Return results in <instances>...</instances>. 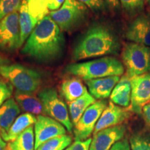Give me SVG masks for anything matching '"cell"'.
<instances>
[{"label": "cell", "instance_id": "obj_1", "mask_svg": "<svg viewBox=\"0 0 150 150\" xmlns=\"http://www.w3.org/2000/svg\"><path fill=\"white\" fill-rule=\"evenodd\" d=\"M65 38L50 16L40 20L24 43L21 53L40 63H52L63 56Z\"/></svg>", "mask_w": 150, "mask_h": 150}, {"label": "cell", "instance_id": "obj_2", "mask_svg": "<svg viewBox=\"0 0 150 150\" xmlns=\"http://www.w3.org/2000/svg\"><path fill=\"white\" fill-rule=\"evenodd\" d=\"M121 49L119 38L109 27L102 24L92 25L75 45L73 60L92 59L108 55H117Z\"/></svg>", "mask_w": 150, "mask_h": 150}, {"label": "cell", "instance_id": "obj_3", "mask_svg": "<svg viewBox=\"0 0 150 150\" xmlns=\"http://www.w3.org/2000/svg\"><path fill=\"white\" fill-rule=\"evenodd\" d=\"M65 72L84 81L121 76L125 72L122 62L115 56H104L83 63H71L65 67Z\"/></svg>", "mask_w": 150, "mask_h": 150}, {"label": "cell", "instance_id": "obj_4", "mask_svg": "<svg viewBox=\"0 0 150 150\" xmlns=\"http://www.w3.org/2000/svg\"><path fill=\"white\" fill-rule=\"evenodd\" d=\"M0 75L10 82L16 91L33 94L40 88L42 79L37 71L20 64L7 65L0 68Z\"/></svg>", "mask_w": 150, "mask_h": 150}, {"label": "cell", "instance_id": "obj_5", "mask_svg": "<svg viewBox=\"0 0 150 150\" xmlns=\"http://www.w3.org/2000/svg\"><path fill=\"white\" fill-rule=\"evenodd\" d=\"M121 56L126 75L130 79L150 72L148 47L135 42L127 43L122 50Z\"/></svg>", "mask_w": 150, "mask_h": 150}, {"label": "cell", "instance_id": "obj_6", "mask_svg": "<svg viewBox=\"0 0 150 150\" xmlns=\"http://www.w3.org/2000/svg\"><path fill=\"white\" fill-rule=\"evenodd\" d=\"M89 15L86 6L77 0H65L59 8L51 11L50 16L62 31H71L81 25Z\"/></svg>", "mask_w": 150, "mask_h": 150}, {"label": "cell", "instance_id": "obj_7", "mask_svg": "<svg viewBox=\"0 0 150 150\" xmlns=\"http://www.w3.org/2000/svg\"><path fill=\"white\" fill-rule=\"evenodd\" d=\"M38 98L42 103L43 113L62 124L68 132H72L73 124L69 110L57 91L52 88H45L38 93Z\"/></svg>", "mask_w": 150, "mask_h": 150}, {"label": "cell", "instance_id": "obj_8", "mask_svg": "<svg viewBox=\"0 0 150 150\" xmlns=\"http://www.w3.org/2000/svg\"><path fill=\"white\" fill-rule=\"evenodd\" d=\"M108 106L107 101L104 99L96 101L89 106L79 121L74 125V134L76 140L88 139L94 132L95 126L102 112Z\"/></svg>", "mask_w": 150, "mask_h": 150}, {"label": "cell", "instance_id": "obj_9", "mask_svg": "<svg viewBox=\"0 0 150 150\" xmlns=\"http://www.w3.org/2000/svg\"><path fill=\"white\" fill-rule=\"evenodd\" d=\"M19 11L0 21V50L14 52L20 47Z\"/></svg>", "mask_w": 150, "mask_h": 150}, {"label": "cell", "instance_id": "obj_10", "mask_svg": "<svg viewBox=\"0 0 150 150\" xmlns=\"http://www.w3.org/2000/svg\"><path fill=\"white\" fill-rule=\"evenodd\" d=\"M131 97L129 110L142 114V108L150 102V72L131 79Z\"/></svg>", "mask_w": 150, "mask_h": 150}, {"label": "cell", "instance_id": "obj_11", "mask_svg": "<svg viewBox=\"0 0 150 150\" xmlns=\"http://www.w3.org/2000/svg\"><path fill=\"white\" fill-rule=\"evenodd\" d=\"M65 127L53 118L39 115L34 125L35 150L43 143L66 134Z\"/></svg>", "mask_w": 150, "mask_h": 150}, {"label": "cell", "instance_id": "obj_12", "mask_svg": "<svg viewBox=\"0 0 150 150\" xmlns=\"http://www.w3.org/2000/svg\"><path fill=\"white\" fill-rule=\"evenodd\" d=\"M125 37L131 42L150 47V12L136 16L127 27Z\"/></svg>", "mask_w": 150, "mask_h": 150}, {"label": "cell", "instance_id": "obj_13", "mask_svg": "<svg viewBox=\"0 0 150 150\" xmlns=\"http://www.w3.org/2000/svg\"><path fill=\"white\" fill-rule=\"evenodd\" d=\"M126 132L125 125L103 129L93 134L89 150H110L116 142L123 139Z\"/></svg>", "mask_w": 150, "mask_h": 150}, {"label": "cell", "instance_id": "obj_14", "mask_svg": "<svg viewBox=\"0 0 150 150\" xmlns=\"http://www.w3.org/2000/svg\"><path fill=\"white\" fill-rule=\"evenodd\" d=\"M130 110L110 102L97 122L93 134L103 129L122 125L131 117Z\"/></svg>", "mask_w": 150, "mask_h": 150}, {"label": "cell", "instance_id": "obj_15", "mask_svg": "<svg viewBox=\"0 0 150 150\" xmlns=\"http://www.w3.org/2000/svg\"><path fill=\"white\" fill-rule=\"evenodd\" d=\"M120 79L119 76H111L86 81V83L92 96L101 100L110 96L112 90Z\"/></svg>", "mask_w": 150, "mask_h": 150}, {"label": "cell", "instance_id": "obj_16", "mask_svg": "<svg viewBox=\"0 0 150 150\" xmlns=\"http://www.w3.org/2000/svg\"><path fill=\"white\" fill-rule=\"evenodd\" d=\"M20 108L16 99H7L0 106V136L6 135L11 127L20 113Z\"/></svg>", "mask_w": 150, "mask_h": 150}, {"label": "cell", "instance_id": "obj_17", "mask_svg": "<svg viewBox=\"0 0 150 150\" xmlns=\"http://www.w3.org/2000/svg\"><path fill=\"white\" fill-rule=\"evenodd\" d=\"M131 79L125 74L122 76L112 90L110 96V101L117 106L127 108L131 104Z\"/></svg>", "mask_w": 150, "mask_h": 150}, {"label": "cell", "instance_id": "obj_18", "mask_svg": "<svg viewBox=\"0 0 150 150\" xmlns=\"http://www.w3.org/2000/svg\"><path fill=\"white\" fill-rule=\"evenodd\" d=\"M87 88L79 78L72 77L63 81L61 85V94L70 103L87 93Z\"/></svg>", "mask_w": 150, "mask_h": 150}, {"label": "cell", "instance_id": "obj_19", "mask_svg": "<svg viewBox=\"0 0 150 150\" xmlns=\"http://www.w3.org/2000/svg\"><path fill=\"white\" fill-rule=\"evenodd\" d=\"M36 120L37 117L29 112H25L21 115H19L11 127L6 135L2 138L3 140L6 142L13 141L26 129L35 125Z\"/></svg>", "mask_w": 150, "mask_h": 150}, {"label": "cell", "instance_id": "obj_20", "mask_svg": "<svg viewBox=\"0 0 150 150\" xmlns=\"http://www.w3.org/2000/svg\"><path fill=\"white\" fill-rule=\"evenodd\" d=\"M15 99L22 110L33 115H40L43 112L42 105L39 98L33 94L22 93L16 91Z\"/></svg>", "mask_w": 150, "mask_h": 150}, {"label": "cell", "instance_id": "obj_21", "mask_svg": "<svg viewBox=\"0 0 150 150\" xmlns=\"http://www.w3.org/2000/svg\"><path fill=\"white\" fill-rule=\"evenodd\" d=\"M19 23L20 28V47L27 40L32 33L36 23L33 20L29 13L27 0H22V2L19 9Z\"/></svg>", "mask_w": 150, "mask_h": 150}, {"label": "cell", "instance_id": "obj_22", "mask_svg": "<svg viewBox=\"0 0 150 150\" xmlns=\"http://www.w3.org/2000/svg\"><path fill=\"white\" fill-rule=\"evenodd\" d=\"M95 102L96 99L87 92L79 98L68 103L69 113L73 125H76L86 110Z\"/></svg>", "mask_w": 150, "mask_h": 150}, {"label": "cell", "instance_id": "obj_23", "mask_svg": "<svg viewBox=\"0 0 150 150\" xmlns=\"http://www.w3.org/2000/svg\"><path fill=\"white\" fill-rule=\"evenodd\" d=\"M6 150H35L33 126L29 127L14 140L9 142Z\"/></svg>", "mask_w": 150, "mask_h": 150}, {"label": "cell", "instance_id": "obj_24", "mask_svg": "<svg viewBox=\"0 0 150 150\" xmlns=\"http://www.w3.org/2000/svg\"><path fill=\"white\" fill-rule=\"evenodd\" d=\"M29 13L36 24L49 13L47 0H28Z\"/></svg>", "mask_w": 150, "mask_h": 150}, {"label": "cell", "instance_id": "obj_25", "mask_svg": "<svg viewBox=\"0 0 150 150\" xmlns=\"http://www.w3.org/2000/svg\"><path fill=\"white\" fill-rule=\"evenodd\" d=\"M72 137L65 134L48 140L35 150H65L72 143Z\"/></svg>", "mask_w": 150, "mask_h": 150}, {"label": "cell", "instance_id": "obj_26", "mask_svg": "<svg viewBox=\"0 0 150 150\" xmlns=\"http://www.w3.org/2000/svg\"><path fill=\"white\" fill-rule=\"evenodd\" d=\"M131 150H150V134L146 131L135 133L129 138Z\"/></svg>", "mask_w": 150, "mask_h": 150}, {"label": "cell", "instance_id": "obj_27", "mask_svg": "<svg viewBox=\"0 0 150 150\" xmlns=\"http://www.w3.org/2000/svg\"><path fill=\"white\" fill-rule=\"evenodd\" d=\"M122 7L130 17H136L143 13L145 0H119Z\"/></svg>", "mask_w": 150, "mask_h": 150}, {"label": "cell", "instance_id": "obj_28", "mask_svg": "<svg viewBox=\"0 0 150 150\" xmlns=\"http://www.w3.org/2000/svg\"><path fill=\"white\" fill-rule=\"evenodd\" d=\"M22 0H0V21L6 16L18 11Z\"/></svg>", "mask_w": 150, "mask_h": 150}, {"label": "cell", "instance_id": "obj_29", "mask_svg": "<svg viewBox=\"0 0 150 150\" xmlns=\"http://www.w3.org/2000/svg\"><path fill=\"white\" fill-rule=\"evenodd\" d=\"M13 92V86L7 80L0 79V106L10 99Z\"/></svg>", "mask_w": 150, "mask_h": 150}, {"label": "cell", "instance_id": "obj_30", "mask_svg": "<svg viewBox=\"0 0 150 150\" xmlns=\"http://www.w3.org/2000/svg\"><path fill=\"white\" fill-rule=\"evenodd\" d=\"M83 4L94 12H102L106 10V4L104 0H77Z\"/></svg>", "mask_w": 150, "mask_h": 150}, {"label": "cell", "instance_id": "obj_31", "mask_svg": "<svg viewBox=\"0 0 150 150\" xmlns=\"http://www.w3.org/2000/svg\"><path fill=\"white\" fill-rule=\"evenodd\" d=\"M92 139L85 140H75V142L70 146L71 150H89Z\"/></svg>", "mask_w": 150, "mask_h": 150}, {"label": "cell", "instance_id": "obj_32", "mask_svg": "<svg viewBox=\"0 0 150 150\" xmlns=\"http://www.w3.org/2000/svg\"><path fill=\"white\" fill-rule=\"evenodd\" d=\"M110 150H131L130 144L127 138H123L116 142Z\"/></svg>", "mask_w": 150, "mask_h": 150}, {"label": "cell", "instance_id": "obj_33", "mask_svg": "<svg viewBox=\"0 0 150 150\" xmlns=\"http://www.w3.org/2000/svg\"><path fill=\"white\" fill-rule=\"evenodd\" d=\"M65 0H47L48 8L51 11H55L61 8Z\"/></svg>", "mask_w": 150, "mask_h": 150}, {"label": "cell", "instance_id": "obj_34", "mask_svg": "<svg viewBox=\"0 0 150 150\" xmlns=\"http://www.w3.org/2000/svg\"><path fill=\"white\" fill-rule=\"evenodd\" d=\"M142 117L148 127H150V102L144 106L142 111Z\"/></svg>", "mask_w": 150, "mask_h": 150}, {"label": "cell", "instance_id": "obj_35", "mask_svg": "<svg viewBox=\"0 0 150 150\" xmlns=\"http://www.w3.org/2000/svg\"><path fill=\"white\" fill-rule=\"evenodd\" d=\"M10 63L11 61H9L7 58H6L4 56L1 55V54H0V68H1V67L5 66V65H10Z\"/></svg>", "mask_w": 150, "mask_h": 150}, {"label": "cell", "instance_id": "obj_36", "mask_svg": "<svg viewBox=\"0 0 150 150\" xmlns=\"http://www.w3.org/2000/svg\"><path fill=\"white\" fill-rule=\"evenodd\" d=\"M106 2L110 6L113 8H118L120 6V1L119 0H105Z\"/></svg>", "mask_w": 150, "mask_h": 150}, {"label": "cell", "instance_id": "obj_37", "mask_svg": "<svg viewBox=\"0 0 150 150\" xmlns=\"http://www.w3.org/2000/svg\"><path fill=\"white\" fill-rule=\"evenodd\" d=\"M7 144L5 140L0 136V150H6L7 149Z\"/></svg>", "mask_w": 150, "mask_h": 150}, {"label": "cell", "instance_id": "obj_38", "mask_svg": "<svg viewBox=\"0 0 150 150\" xmlns=\"http://www.w3.org/2000/svg\"><path fill=\"white\" fill-rule=\"evenodd\" d=\"M145 1L148 4V5L150 6V0H145Z\"/></svg>", "mask_w": 150, "mask_h": 150}, {"label": "cell", "instance_id": "obj_39", "mask_svg": "<svg viewBox=\"0 0 150 150\" xmlns=\"http://www.w3.org/2000/svg\"><path fill=\"white\" fill-rule=\"evenodd\" d=\"M65 150H71V149H70V147H67V149H65Z\"/></svg>", "mask_w": 150, "mask_h": 150}, {"label": "cell", "instance_id": "obj_40", "mask_svg": "<svg viewBox=\"0 0 150 150\" xmlns=\"http://www.w3.org/2000/svg\"><path fill=\"white\" fill-rule=\"evenodd\" d=\"M149 59H150V47H149Z\"/></svg>", "mask_w": 150, "mask_h": 150}, {"label": "cell", "instance_id": "obj_41", "mask_svg": "<svg viewBox=\"0 0 150 150\" xmlns=\"http://www.w3.org/2000/svg\"><path fill=\"white\" fill-rule=\"evenodd\" d=\"M27 1H28V0H27Z\"/></svg>", "mask_w": 150, "mask_h": 150}]
</instances>
